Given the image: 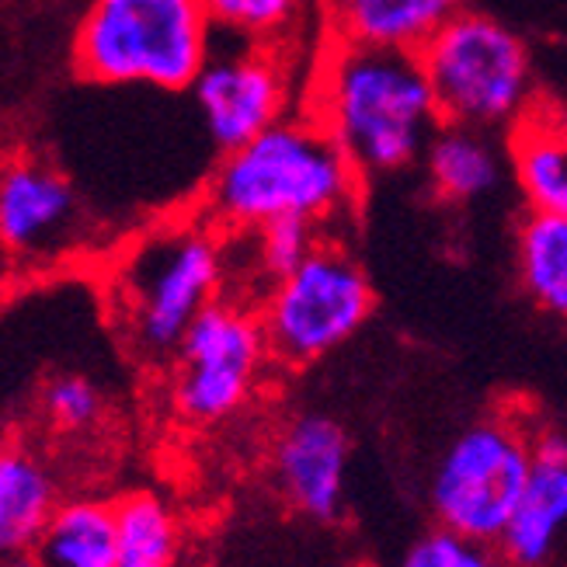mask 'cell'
<instances>
[{"instance_id": "obj_1", "label": "cell", "mask_w": 567, "mask_h": 567, "mask_svg": "<svg viewBox=\"0 0 567 567\" xmlns=\"http://www.w3.org/2000/svg\"><path fill=\"white\" fill-rule=\"evenodd\" d=\"M313 122L362 178L408 167L439 112L414 53L338 42L317 73Z\"/></svg>"}, {"instance_id": "obj_2", "label": "cell", "mask_w": 567, "mask_h": 567, "mask_svg": "<svg viewBox=\"0 0 567 567\" xmlns=\"http://www.w3.org/2000/svg\"><path fill=\"white\" fill-rule=\"evenodd\" d=\"M359 175L317 122H276L230 151L209 185L216 227L258 230L272 219L324 224L355 203Z\"/></svg>"}, {"instance_id": "obj_3", "label": "cell", "mask_w": 567, "mask_h": 567, "mask_svg": "<svg viewBox=\"0 0 567 567\" xmlns=\"http://www.w3.org/2000/svg\"><path fill=\"white\" fill-rule=\"evenodd\" d=\"M227 255L213 224H167L115 261L112 313L130 349L151 362L175 359L188 324L224 289Z\"/></svg>"}, {"instance_id": "obj_4", "label": "cell", "mask_w": 567, "mask_h": 567, "mask_svg": "<svg viewBox=\"0 0 567 567\" xmlns=\"http://www.w3.org/2000/svg\"><path fill=\"white\" fill-rule=\"evenodd\" d=\"M213 42L199 0H91L73 35V63L94 84L188 91Z\"/></svg>"}, {"instance_id": "obj_5", "label": "cell", "mask_w": 567, "mask_h": 567, "mask_svg": "<svg viewBox=\"0 0 567 567\" xmlns=\"http://www.w3.org/2000/svg\"><path fill=\"white\" fill-rule=\"evenodd\" d=\"M439 118L466 130L515 126L536 97L526 42L502 21L456 11L417 49Z\"/></svg>"}, {"instance_id": "obj_6", "label": "cell", "mask_w": 567, "mask_h": 567, "mask_svg": "<svg viewBox=\"0 0 567 567\" xmlns=\"http://www.w3.org/2000/svg\"><path fill=\"white\" fill-rule=\"evenodd\" d=\"M373 310L377 292L362 265L338 244H317L292 272L268 286L258 313L268 359L286 365L324 359L352 341Z\"/></svg>"}, {"instance_id": "obj_7", "label": "cell", "mask_w": 567, "mask_h": 567, "mask_svg": "<svg viewBox=\"0 0 567 567\" xmlns=\"http://www.w3.org/2000/svg\"><path fill=\"white\" fill-rule=\"evenodd\" d=\"M533 463V425L495 414L466 425L439 456L429 505L442 529L477 544H498Z\"/></svg>"}, {"instance_id": "obj_8", "label": "cell", "mask_w": 567, "mask_h": 567, "mask_svg": "<svg viewBox=\"0 0 567 567\" xmlns=\"http://www.w3.org/2000/svg\"><path fill=\"white\" fill-rule=\"evenodd\" d=\"M265 362L268 344L258 313L216 296L175 349L171 408L185 425H224L251 401Z\"/></svg>"}, {"instance_id": "obj_9", "label": "cell", "mask_w": 567, "mask_h": 567, "mask_svg": "<svg viewBox=\"0 0 567 567\" xmlns=\"http://www.w3.org/2000/svg\"><path fill=\"white\" fill-rule=\"evenodd\" d=\"M188 91L203 112L209 140L230 154L282 122L289 84L282 63L244 39L240 49H216L213 42V53Z\"/></svg>"}, {"instance_id": "obj_10", "label": "cell", "mask_w": 567, "mask_h": 567, "mask_svg": "<svg viewBox=\"0 0 567 567\" xmlns=\"http://www.w3.org/2000/svg\"><path fill=\"white\" fill-rule=\"evenodd\" d=\"M352 442L331 414L303 411L276 439L272 477L279 495L313 523H338L349 487Z\"/></svg>"}, {"instance_id": "obj_11", "label": "cell", "mask_w": 567, "mask_h": 567, "mask_svg": "<svg viewBox=\"0 0 567 567\" xmlns=\"http://www.w3.org/2000/svg\"><path fill=\"white\" fill-rule=\"evenodd\" d=\"M81 203L56 167L18 161L0 171V248L24 261H49L73 248Z\"/></svg>"}, {"instance_id": "obj_12", "label": "cell", "mask_w": 567, "mask_h": 567, "mask_svg": "<svg viewBox=\"0 0 567 567\" xmlns=\"http://www.w3.org/2000/svg\"><path fill=\"white\" fill-rule=\"evenodd\" d=\"M567 526V442L557 429H533V463L495 550L505 567H550Z\"/></svg>"}, {"instance_id": "obj_13", "label": "cell", "mask_w": 567, "mask_h": 567, "mask_svg": "<svg viewBox=\"0 0 567 567\" xmlns=\"http://www.w3.org/2000/svg\"><path fill=\"white\" fill-rule=\"evenodd\" d=\"M56 505L53 466L29 446H0V560L29 554Z\"/></svg>"}, {"instance_id": "obj_14", "label": "cell", "mask_w": 567, "mask_h": 567, "mask_svg": "<svg viewBox=\"0 0 567 567\" xmlns=\"http://www.w3.org/2000/svg\"><path fill=\"white\" fill-rule=\"evenodd\" d=\"M460 11V0H341V42L417 53Z\"/></svg>"}, {"instance_id": "obj_15", "label": "cell", "mask_w": 567, "mask_h": 567, "mask_svg": "<svg viewBox=\"0 0 567 567\" xmlns=\"http://www.w3.org/2000/svg\"><path fill=\"white\" fill-rule=\"evenodd\" d=\"M35 567H115V515L102 498H60L29 550Z\"/></svg>"}, {"instance_id": "obj_16", "label": "cell", "mask_w": 567, "mask_h": 567, "mask_svg": "<svg viewBox=\"0 0 567 567\" xmlns=\"http://www.w3.org/2000/svg\"><path fill=\"white\" fill-rule=\"evenodd\" d=\"M512 167L533 213L567 216V143L554 109H529L512 126Z\"/></svg>"}, {"instance_id": "obj_17", "label": "cell", "mask_w": 567, "mask_h": 567, "mask_svg": "<svg viewBox=\"0 0 567 567\" xmlns=\"http://www.w3.org/2000/svg\"><path fill=\"white\" fill-rule=\"evenodd\" d=\"M425 164L435 192L453 203L481 199L502 182V157L481 130L442 126L429 136Z\"/></svg>"}, {"instance_id": "obj_18", "label": "cell", "mask_w": 567, "mask_h": 567, "mask_svg": "<svg viewBox=\"0 0 567 567\" xmlns=\"http://www.w3.org/2000/svg\"><path fill=\"white\" fill-rule=\"evenodd\" d=\"M115 515V567H178L182 526L178 515L154 491H130L112 502Z\"/></svg>"}, {"instance_id": "obj_19", "label": "cell", "mask_w": 567, "mask_h": 567, "mask_svg": "<svg viewBox=\"0 0 567 567\" xmlns=\"http://www.w3.org/2000/svg\"><path fill=\"white\" fill-rule=\"evenodd\" d=\"M519 276L533 300L554 317L567 313V216L529 213L519 227Z\"/></svg>"}, {"instance_id": "obj_20", "label": "cell", "mask_w": 567, "mask_h": 567, "mask_svg": "<svg viewBox=\"0 0 567 567\" xmlns=\"http://www.w3.org/2000/svg\"><path fill=\"white\" fill-rule=\"evenodd\" d=\"M213 29H227L237 39H276L300 18L303 0H199Z\"/></svg>"}, {"instance_id": "obj_21", "label": "cell", "mask_w": 567, "mask_h": 567, "mask_svg": "<svg viewBox=\"0 0 567 567\" xmlns=\"http://www.w3.org/2000/svg\"><path fill=\"white\" fill-rule=\"evenodd\" d=\"M39 411L49 429L56 432H87L102 422L105 398L94 380L81 373L53 377L39 393Z\"/></svg>"}, {"instance_id": "obj_22", "label": "cell", "mask_w": 567, "mask_h": 567, "mask_svg": "<svg viewBox=\"0 0 567 567\" xmlns=\"http://www.w3.org/2000/svg\"><path fill=\"white\" fill-rule=\"evenodd\" d=\"M401 567H505V560L491 544H477V539L435 526L414 539Z\"/></svg>"}, {"instance_id": "obj_23", "label": "cell", "mask_w": 567, "mask_h": 567, "mask_svg": "<svg viewBox=\"0 0 567 567\" xmlns=\"http://www.w3.org/2000/svg\"><path fill=\"white\" fill-rule=\"evenodd\" d=\"M255 234H258V265L268 282L292 272L320 244L317 224H307V219H272V224L258 227Z\"/></svg>"}, {"instance_id": "obj_24", "label": "cell", "mask_w": 567, "mask_h": 567, "mask_svg": "<svg viewBox=\"0 0 567 567\" xmlns=\"http://www.w3.org/2000/svg\"><path fill=\"white\" fill-rule=\"evenodd\" d=\"M0 567H35V560L29 554H21V557H8V560H0Z\"/></svg>"}]
</instances>
